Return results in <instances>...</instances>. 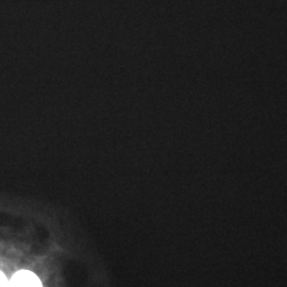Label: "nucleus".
I'll list each match as a JSON object with an SVG mask.
<instances>
[{
    "instance_id": "nucleus-1",
    "label": "nucleus",
    "mask_w": 287,
    "mask_h": 287,
    "mask_svg": "<svg viewBox=\"0 0 287 287\" xmlns=\"http://www.w3.org/2000/svg\"><path fill=\"white\" fill-rule=\"evenodd\" d=\"M10 287H42V283L33 272L21 270L12 277Z\"/></svg>"
},
{
    "instance_id": "nucleus-2",
    "label": "nucleus",
    "mask_w": 287,
    "mask_h": 287,
    "mask_svg": "<svg viewBox=\"0 0 287 287\" xmlns=\"http://www.w3.org/2000/svg\"><path fill=\"white\" fill-rule=\"evenodd\" d=\"M0 287H10V283L1 271H0Z\"/></svg>"
}]
</instances>
